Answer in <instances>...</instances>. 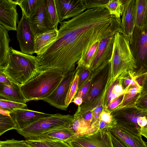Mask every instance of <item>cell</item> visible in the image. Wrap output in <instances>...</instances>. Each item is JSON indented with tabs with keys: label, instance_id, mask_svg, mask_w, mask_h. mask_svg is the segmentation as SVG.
Returning a JSON list of instances; mask_svg holds the SVG:
<instances>
[{
	"label": "cell",
	"instance_id": "cell-1",
	"mask_svg": "<svg viewBox=\"0 0 147 147\" xmlns=\"http://www.w3.org/2000/svg\"><path fill=\"white\" fill-rule=\"evenodd\" d=\"M60 24L56 40L37 55L41 70L54 69L67 74L76 69L98 39L123 33L121 18L102 7L86 9Z\"/></svg>",
	"mask_w": 147,
	"mask_h": 147
},
{
	"label": "cell",
	"instance_id": "cell-2",
	"mask_svg": "<svg viewBox=\"0 0 147 147\" xmlns=\"http://www.w3.org/2000/svg\"><path fill=\"white\" fill-rule=\"evenodd\" d=\"M65 75L63 71L54 69L40 71L21 86L27 102L43 100L55 89Z\"/></svg>",
	"mask_w": 147,
	"mask_h": 147
},
{
	"label": "cell",
	"instance_id": "cell-3",
	"mask_svg": "<svg viewBox=\"0 0 147 147\" xmlns=\"http://www.w3.org/2000/svg\"><path fill=\"white\" fill-rule=\"evenodd\" d=\"M10 48L8 65L1 73L21 86L39 73L40 67L36 57Z\"/></svg>",
	"mask_w": 147,
	"mask_h": 147
},
{
	"label": "cell",
	"instance_id": "cell-4",
	"mask_svg": "<svg viewBox=\"0 0 147 147\" xmlns=\"http://www.w3.org/2000/svg\"><path fill=\"white\" fill-rule=\"evenodd\" d=\"M111 63V80L112 83L124 73L134 71L137 68L129 42L121 33L118 32L115 35Z\"/></svg>",
	"mask_w": 147,
	"mask_h": 147
},
{
	"label": "cell",
	"instance_id": "cell-5",
	"mask_svg": "<svg viewBox=\"0 0 147 147\" xmlns=\"http://www.w3.org/2000/svg\"><path fill=\"white\" fill-rule=\"evenodd\" d=\"M111 67L109 61L92 72L90 88L80 107L92 110L104 104L107 91L112 84L111 82Z\"/></svg>",
	"mask_w": 147,
	"mask_h": 147
},
{
	"label": "cell",
	"instance_id": "cell-6",
	"mask_svg": "<svg viewBox=\"0 0 147 147\" xmlns=\"http://www.w3.org/2000/svg\"><path fill=\"white\" fill-rule=\"evenodd\" d=\"M74 119V115L59 113L52 114L40 119L27 127L17 130L26 139L39 137L43 133L53 129L69 127Z\"/></svg>",
	"mask_w": 147,
	"mask_h": 147
},
{
	"label": "cell",
	"instance_id": "cell-7",
	"mask_svg": "<svg viewBox=\"0 0 147 147\" xmlns=\"http://www.w3.org/2000/svg\"><path fill=\"white\" fill-rule=\"evenodd\" d=\"M129 43L136 62L137 68L134 75L137 78L147 72V26L140 28L135 26Z\"/></svg>",
	"mask_w": 147,
	"mask_h": 147
},
{
	"label": "cell",
	"instance_id": "cell-8",
	"mask_svg": "<svg viewBox=\"0 0 147 147\" xmlns=\"http://www.w3.org/2000/svg\"><path fill=\"white\" fill-rule=\"evenodd\" d=\"M111 114L117 125L133 134L141 135L138 123L141 118L147 114V111L134 106L115 110Z\"/></svg>",
	"mask_w": 147,
	"mask_h": 147
},
{
	"label": "cell",
	"instance_id": "cell-9",
	"mask_svg": "<svg viewBox=\"0 0 147 147\" xmlns=\"http://www.w3.org/2000/svg\"><path fill=\"white\" fill-rule=\"evenodd\" d=\"M66 142L71 147H114L109 130H98L91 134L75 136Z\"/></svg>",
	"mask_w": 147,
	"mask_h": 147
},
{
	"label": "cell",
	"instance_id": "cell-10",
	"mask_svg": "<svg viewBox=\"0 0 147 147\" xmlns=\"http://www.w3.org/2000/svg\"><path fill=\"white\" fill-rule=\"evenodd\" d=\"M76 68L68 72L59 84L49 96L43 100L59 109L66 111V101L71 82L74 77Z\"/></svg>",
	"mask_w": 147,
	"mask_h": 147
},
{
	"label": "cell",
	"instance_id": "cell-11",
	"mask_svg": "<svg viewBox=\"0 0 147 147\" xmlns=\"http://www.w3.org/2000/svg\"><path fill=\"white\" fill-rule=\"evenodd\" d=\"M47 0H39L35 10L28 18L35 37L44 32L55 30L47 15Z\"/></svg>",
	"mask_w": 147,
	"mask_h": 147
},
{
	"label": "cell",
	"instance_id": "cell-12",
	"mask_svg": "<svg viewBox=\"0 0 147 147\" xmlns=\"http://www.w3.org/2000/svg\"><path fill=\"white\" fill-rule=\"evenodd\" d=\"M22 16L19 22L16 30V37L21 51L32 55L35 53V37L28 18L22 12Z\"/></svg>",
	"mask_w": 147,
	"mask_h": 147
},
{
	"label": "cell",
	"instance_id": "cell-13",
	"mask_svg": "<svg viewBox=\"0 0 147 147\" xmlns=\"http://www.w3.org/2000/svg\"><path fill=\"white\" fill-rule=\"evenodd\" d=\"M60 23L72 18L86 9L83 0H54Z\"/></svg>",
	"mask_w": 147,
	"mask_h": 147
},
{
	"label": "cell",
	"instance_id": "cell-14",
	"mask_svg": "<svg viewBox=\"0 0 147 147\" xmlns=\"http://www.w3.org/2000/svg\"><path fill=\"white\" fill-rule=\"evenodd\" d=\"M17 5L11 0H0V24L8 31L17 30Z\"/></svg>",
	"mask_w": 147,
	"mask_h": 147
},
{
	"label": "cell",
	"instance_id": "cell-15",
	"mask_svg": "<svg viewBox=\"0 0 147 147\" xmlns=\"http://www.w3.org/2000/svg\"><path fill=\"white\" fill-rule=\"evenodd\" d=\"M115 35H111L100 40L97 52L90 67L91 71L107 62L111 61Z\"/></svg>",
	"mask_w": 147,
	"mask_h": 147
},
{
	"label": "cell",
	"instance_id": "cell-16",
	"mask_svg": "<svg viewBox=\"0 0 147 147\" xmlns=\"http://www.w3.org/2000/svg\"><path fill=\"white\" fill-rule=\"evenodd\" d=\"M9 114L16 124L18 130L24 128L40 119L52 115L29 109H16L10 112Z\"/></svg>",
	"mask_w": 147,
	"mask_h": 147
},
{
	"label": "cell",
	"instance_id": "cell-17",
	"mask_svg": "<svg viewBox=\"0 0 147 147\" xmlns=\"http://www.w3.org/2000/svg\"><path fill=\"white\" fill-rule=\"evenodd\" d=\"M136 0H126L121 20L123 34L129 42L131 40L135 26Z\"/></svg>",
	"mask_w": 147,
	"mask_h": 147
},
{
	"label": "cell",
	"instance_id": "cell-18",
	"mask_svg": "<svg viewBox=\"0 0 147 147\" xmlns=\"http://www.w3.org/2000/svg\"><path fill=\"white\" fill-rule=\"evenodd\" d=\"M111 134L127 147H147L142 135L133 134L117 124L110 131Z\"/></svg>",
	"mask_w": 147,
	"mask_h": 147
},
{
	"label": "cell",
	"instance_id": "cell-19",
	"mask_svg": "<svg viewBox=\"0 0 147 147\" xmlns=\"http://www.w3.org/2000/svg\"><path fill=\"white\" fill-rule=\"evenodd\" d=\"M0 98L19 103L26 104L27 102L21 86L13 82L11 85L0 83Z\"/></svg>",
	"mask_w": 147,
	"mask_h": 147
},
{
	"label": "cell",
	"instance_id": "cell-20",
	"mask_svg": "<svg viewBox=\"0 0 147 147\" xmlns=\"http://www.w3.org/2000/svg\"><path fill=\"white\" fill-rule=\"evenodd\" d=\"M0 73H3L7 67L10 56V41L8 31L0 24Z\"/></svg>",
	"mask_w": 147,
	"mask_h": 147
},
{
	"label": "cell",
	"instance_id": "cell-21",
	"mask_svg": "<svg viewBox=\"0 0 147 147\" xmlns=\"http://www.w3.org/2000/svg\"><path fill=\"white\" fill-rule=\"evenodd\" d=\"M58 30H54L44 32L35 37L34 50L36 55L56 40Z\"/></svg>",
	"mask_w": 147,
	"mask_h": 147
},
{
	"label": "cell",
	"instance_id": "cell-22",
	"mask_svg": "<svg viewBox=\"0 0 147 147\" xmlns=\"http://www.w3.org/2000/svg\"><path fill=\"white\" fill-rule=\"evenodd\" d=\"M25 141L31 147H71L67 142L54 139L34 138Z\"/></svg>",
	"mask_w": 147,
	"mask_h": 147
},
{
	"label": "cell",
	"instance_id": "cell-23",
	"mask_svg": "<svg viewBox=\"0 0 147 147\" xmlns=\"http://www.w3.org/2000/svg\"><path fill=\"white\" fill-rule=\"evenodd\" d=\"M141 90L142 88L138 87L129 88L124 92L122 101L114 110L124 107L135 106L140 96Z\"/></svg>",
	"mask_w": 147,
	"mask_h": 147
},
{
	"label": "cell",
	"instance_id": "cell-24",
	"mask_svg": "<svg viewBox=\"0 0 147 147\" xmlns=\"http://www.w3.org/2000/svg\"><path fill=\"white\" fill-rule=\"evenodd\" d=\"M74 135L69 127H66L52 129L36 138L56 139L66 142Z\"/></svg>",
	"mask_w": 147,
	"mask_h": 147
},
{
	"label": "cell",
	"instance_id": "cell-25",
	"mask_svg": "<svg viewBox=\"0 0 147 147\" xmlns=\"http://www.w3.org/2000/svg\"><path fill=\"white\" fill-rule=\"evenodd\" d=\"M135 26H147V0H136Z\"/></svg>",
	"mask_w": 147,
	"mask_h": 147
},
{
	"label": "cell",
	"instance_id": "cell-26",
	"mask_svg": "<svg viewBox=\"0 0 147 147\" xmlns=\"http://www.w3.org/2000/svg\"><path fill=\"white\" fill-rule=\"evenodd\" d=\"M117 124L111 113L104 109L100 116L98 130L110 131Z\"/></svg>",
	"mask_w": 147,
	"mask_h": 147
},
{
	"label": "cell",
	"instance_id": "cell-27",
	"mask_svg": "<svg viewBox=\"0 0 147 147\" xmlns=\"http://www.w3.org/2000/svg\"><path fill=\"white\" fill-rule=\"evenodd\" d=\"M103 38L98 39L93 44L86 53L78 62L77 65L84 66L90 69L91 64L97 52L100 42Z\"/></svg>",
	"mask_w": 147,
	"mask_h": 147
},
{
	"label": "cell",
	"instance_id": "cell-28",
	"mask_svg": "<svg viewBox=\"0 0 147 147\" xmlns=\"http://www.w3.org/2000/svg\"><path fill=\"white\" fill-rule=\"evenodd\" d=\"M118 79L124 92L129 87H136L142 88L134 76V71L126 72L121 75Z\"/></svg>",
	"mask_w": 147,
	"mask_h": 147
},
{
	"label": "cell",
	"instance_id": "cell-29",
	"mask_svg": "<svg viewBox=\"0 0 147 147\" xmlns=\"http://www.w3.org/2000/svg\"><path fill=\"white\" fill-rule=\"evenodd\" d=\"M13 3L18 5L22 12L28 18L35 10L39 0H11Z\"/></svg>",
	"mask_w": 147,
	"mask_h": 147
},
{
	"label": "cell",
	"instance_id": "cell-30",
	"mask_svg": "<svg viewBox=\"0 0 147 147\" xmlns=\"http://www.w3.org/2000/svg\"><path fill=\"white\" fill-rule=\"evenodd\" d=\"M126 0H109L106 5V9L110 14L117 18H120Z\"/></svg>",
	"mask_w": 147,
	"mask_h": 147
},
{
	"label": "cell",
	"instance_id": "cell-31",
	"mask_svg": "<svg viewBox=\"0 0 147 147\" xmlns=\"http://www.w3.org/2000/svg\"><path fill=\"white\" fill-rule=\"evenodd\" d=\"M46 9L49 20L55 29L58 30L57 26L60 22L54 0H47Z\"/></svg>",
	"mask_w": 147,
	"mask_h": 147
},
{
	"label": "cell",
	"instance_id": "cell-32",
	"mask_svg": "<svg viewBox=\"0 0 147 147\" xmlns=\"http://www.w3.org/2000/svg\"><path fill=\"white\" fill-rule=\"evenodd\" d=\"M18 130L15 122L10 115L0 114V136L6 131L11 130Z\"/></svg>",
	"mask_w": 147,
	"mask_h": 147
},
{
	"label": "cell",
	"instance_id": "cell-33",
	"mask_svg": "<svg viewBox=\"0 0 147 147\" xmlns=\"http://www.w3.org/2000/svg\"><path fill=\"white\" fill-rule=\"evenodd\" d=\"M76 68V73L79 77L78 92L89 78L92 71L90 68L82 65H77Z\"/></svg>",
	"mask_w": 147,
	"mask_h": 147
},
{
	"label": "cell",
	"instance_id": "cell-34",
	"mask_svg": "<svg viewBox=\"0 0 147 147\" xmlns=\"http://www.w3.org/2000/svg\"><path fill=\"white\" fill-rule=\"evenodd\" d=\"M0 109L6 111L9 113L16 109H28L26 104L13 102L1 98Z\"/></svg>",
	"mask_w": 147,
	"mask_h": 147
},
{
	"label": "cell",
	"instance_id": "cell-35",
	"mask_svg": "<svg viewBox=\"0 0 147 147\" xmlns=\"http://www.w3.org/2000/svg\"><path fill=\"white\" fill-rule=\"evenodd\" d=\"M78 78V76L76 72L74 77L70 85L66 98V104L67 107L69 104L72 102L77 93Z\"/></svg>",
	"mask_w": 147,
	"mask_h": 147
},
{
	"label": "cell",
	"instance_id": "cell-36",
	"mask_svg": "<svg viewBox=\"0 0 147 147\" xmlns=\"http://www.w3.org/2000/svg\"><path fill=\"white\" fill-rule=\"evenodd\" d=\"M0 147H31L25 140H19L13 139L0 141Z\"/></svg>",
	"mask_w": 147,
	"mask_h": 147
},
{
	"label": "cell",
	"instance_id": "cell-37",
	"mask_svg": "<svg viewBox=\"0 0 147 147\" xmlns=\"http://www.w3.org/2000/svg\"><path fill=\"white\" fill-rule=\"evenodd\" d=\"M109 0H83V1L87 9L98 7H102L106 9V5Z\"/></svg>",
	"mask_w": 147,
	"mask_h": 147
},
{
	"label": "cell",
	"instance_id": "cell-38",
	"mask_svg": "<svg viewBox=\"0 0 147 147\" xmlns=\"http://www.w3.org/2000/svg\"><path fill=\"white\" fill-rule=\"evenodd\" d=\"M91 80V77L90 76L88 80L84 83L81 89L77 92L75 96H81L83 100H85L87 93L89 91Z\"/></svg>",
	"mask_w": 147,
	"mask_h": 147
},
{
	"label": "cell",
	"instance_id": "cell-39",
	"mask_svg": "<svg viewBox=\"0 0 147 147\" xmlns=\"http://www.w3.org/2000/svg\"><path fill=\"white\" fill-rule=\"evenodd\" d=\"M123 96L124 94L120 95L111 101L107 107L104 109L111 113L120 104L123 99Z\"/></svg>",
	"mask_w": 147,
	"mask_h": 147
},
{
	"label": "cell",
	"instance_id": "cell-40",
	"mask_svg": "<svg viewBox=\"0 0 147 147\" xmlns=\"http://www.w3.org/2000/svg\"><path fill=\"white\" fill-rule=\"evenodd\" d=\"M137 107L147 111V93L140 96L135 105Z\"/></svg>",
	"mask_w": 147,
	"mask_h": 147
},
{
	"label": "cell",
	"instance_id": "cell-41",
	"mask_svg": "<svg viewBox=\"0 0 147 147\" xmlns=\"http://www.w3.org/2000/svg\"><path fill=\"white\" fill-rule=\"evenodd\" d=\"M147 93V72L144 75L140 96Z\"/></svg>",
	"mask_w": 147,
	"mask_h": 147
},
{
	"label": "cell",
	"instance_id": "cell-42",
	"mask_svg": "<svg viewBox=\"0 0 147 147\" xmlns=\"http://www.w3.org/2000/svg\"><path fill=\"white\" fill-rule=\"evenodd\" d=\"M113 92L119 96L124 94V92L123 87L121 84L119 82V81L114 85L113 88Z\"/></svg>",
	"mask_w": 147,
	"mask_h": 147
},
{
	"label": "cell",
	"instance_id": "cell-43",
	"mask_svg": "<svg viewBox=\"0 0 147 147\" xmlns=\"http://www.w3.org/2000/svg\"><path fill=\"white\" fill-rule=\"evenodd\" d=\"M13 82L3 73H0V83L8 85H11Z\"/></svg>",
	"mask_w": 147,
	"mask_h": 147
},
{
	"label": "cell",
	"instance_id": "cell-44",
	"mask_svg": "<svg viewBox=\"0 0 147 147\" xmlns=\"http://www.w3.org/2000/svg\"><path fill=\"white\" fill-rule=\"evenodd\" d=\"M111 137L114 147H127L120 141L117 139L111 134Z\"/></svg>",
	"mask_w": 147,
	"mask_h": 147
},
{
	"label": "cell",
	"instance_id": "cell-45",
	"mask_svg": "<svg viewBox=\"0 0 147 147\" xmlns=\"http://www.w3.org/2000/svg\"><path fill=\"white\" fill-rule=\"evenodd\" d=\"M72 102L76 105L80 106L82 103L83 100L81 96H76L73 98Z\"/></svg>",
	"mask_w": 147,
	"mask_h": 147
},
{
	"label": "cell",
	"instance_id": "cell-46",
	"mask_svg": "<svg viewBox=\"0 0 147 147\" xmlns=\"http://www.w3.org/2000/svg\"><path fill=\"white\" fill-rule=\"evenodd\" d=\"M146 117L147 119V114ZM139 132L142 136L147 139V123L145 126L140 129Z\"/></svg>",
	"mask_w": 147,
	"mask_h": 147
}]
</instances>
